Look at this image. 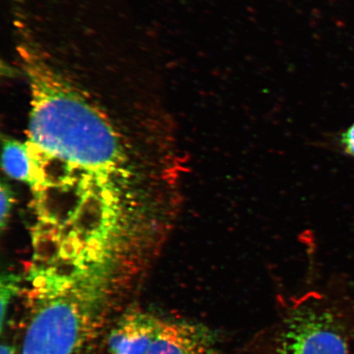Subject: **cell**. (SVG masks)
<instances>
[{
	"label": "cell",
	"instance_id": "1",
	"mask_svg": "<svg viewBox=\"0 0 354 354\" xmlns=\"http://www.w3.org/2000/svg\"><path fill=\"white\" fill-rule=\"evenodd\" d=\"M278 354H348L344 336L326 314L304 311L291 318Z\"/></svg>",
	"mask_w": 354,
	"mask_h": 354
},
{
	"label": "cell",
	"instance_id": "2",
	"mask_svg": "<svg viewBox=\"0 0 354 354\" xmlns=\"http://www.w3.org/2000/svg\"><path fill=\"white\" fill-rule=\"evenodd\" d=\"M215 342L211 331L201 325L161 320L146 354H214Z\"/></svg>",
	"mask_w": 354,
	"mask_h": 354
},
{
	"label": "cell",
	"instance_id": "3",
	"mask_svg": "<svg viewBox=\"0 0 354 354\" xmlns=\"http://www.w3.org/2000/svg\"><path fill=\"white\" fill-rule=\"evenodd\" d=\"M161 320L142 310L124 313L110 332L109 354L147 353Z\"/></svg>",
	"mask_w": 354,
	"mask_h": 354
},
{
	"label": "cell",
	"instance_id": "4",
	"mask_svg": "<svg viewBox=\"0 0 354 354\" xmlns=\"http://www.w3.org/2000/svg\"><path fill=\"white\" fill-rule=\"evenodd\" d=\"M2 166L11 178L30 184L32 176V161L28 144L12 139L4 140Z\"/></svg>",
	"mask_w": 354,
	"mask_h": 354
},
{
	"label": "cell",
	"instance_id": "5",
	"mask_svg": "<svg viewBox=\"0 0 354 354\" xmlns=\"http://www.w3.org/2000/svg\"><path fill=\"white\" fill-rule=\"evenodd\" d=\"M19 278L12 275V274L2 276L1 282H0V303H1V319H0L1 326H0V328H1V332L4 329L8 307H10L12 298L19 290Z\"/></svg>",
	"mask_w": 354,
	"mask_h": 354
},
{
	"label": "cell",
	"instance_id": "6",
	"mask_svg": "<svg viewBox=\"0 0 354 354\" xmlns=\"http://www.w3.org/2000/svg\"><path fill=\"white\" fill-rule=\"evenodd\" d=\"M0 193H1V214H0V225H1V230L3 231L4 228L7 227L8 220H10V218L13 203H15V197H13L12 190L10 185L4 183H1Z\"/></svg>",
	"mask_w": 354,
	"mask_h": 354
},
{
	"label": "cell",
	"instance_id": "7",
	"mask_svg": "<svg viewBox=\"0 0 354 354\" xmlns=\"http://www.w3.org/2000/svg\"><path fill=\"white\" fill-rule=\"evenodd\" d=\"M342 143L345 151L354 157V124L342 135Z\"/></svg>",
	"mask_w": 354,
	"mask_h": 354
},
{
	"label": "cell",
	"instance_id": "8",
	"mask_svg": "<svg viewBox=\"0 0 354 354\" xmlns=\"http://www.w3.org/2000/svg\"><path fill=\"white\" fill-rule=\"evenodd\" d=\"M0 354H15V348L10 344H2Z\"/></svg>",
	"mask_w": 354,
	"mask_h": 354
}]
</instances>
